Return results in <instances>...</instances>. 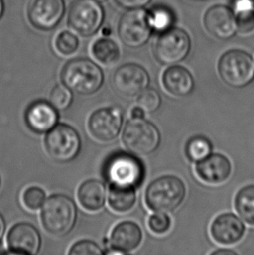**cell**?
<instances>
[{"label": "cell", "mask_w": 254, "mask_h": 255, "mask_svg": "<svg viewBox=\"0 0 254 255\" xmlns=\"http://www.w3.org/2000/svg\"><path fill=\"white\" fill-rule=\"evenodd\" d=\"M143 232L134 221H125L114 227L111 234L110 245L119 254L132 252L140 246Z\"/></svg>", "instance_id": "obj_18"}, {"label": "cell", "mask_w": 254, "mask_h": 255, "mask_svg": "<svg viewBox=\"0 0 254 255\" xmlns=\"http://www.w3.org/2000/svg\"><path fill=\"white\" fill-rule=\"evenodd\" d=\"M162 85L172 96H189L195 88V80L189 70L184 66L172 65L164 71Z\"/></svg>", "instance_id": "obj_20"}, {"label": "cell", "mask_w": 254, "mask_h": 255, "mask_svg": "<svg viewBox=\"0 0 254 255\" xmlns=\"http://www.w3.org/2000/svg\"><path fill=\"white\" fill-rule=\"evenodd\" d=\"M60 76L67 88L81 95L97 93L104 83L103 71L91 59L85 58L72 59L66 63Z\"/></svg>", "instance_id": "obj_2"}, {"label": "cell", "mask_w": 254, "mask_h": 255, "mask_svg": "<svg viewBox=\"0 0 254 255\" xmlns=\"http://www.w3.org/2000/svg\"><path fill=\"white\" fill-rule=\"evenodd\" d=\"M234 207L242 221L254 227V185H247L234 197Z\"/></svg>", "instance_id": "obj_25"}, {"label": "cell", "mask_w": 254, "mask_h": 255, "mask_svg": "<svg viewBox=\"0 0 254 255\" xmlns=\"http://www.w3.org/2000/svg\"><path fill=\"white\" fill-rule=\"evenodd\" d=\"M103 173L110 186L137 189L144 181L145 168L135 154L120 152L107 159Z\"/></svg>", "instance_id": "obj_3"}, {"label": "cell", "mask_w": 254, "mask_h": 255, "mask_svg": "<svg viewBox=\"0 0 254 255\" xmlns=\"http://www.w3.org/2000/svg\"><path fill=\"white\" fill-rule=\"evenodd\" d=\"M245 233L244 222L233 213H224L218 215L210 227L212 238L221 245L236 244L244 237Z\"/></svg>", "instance_id": "obj_15"}, {"label": "cell", "mask_w": 254, "mask_h": 255, "mask_svg": "<svg viewBox=\"0 0 254 255\" xmlns=\"http://www.w3.org/2000/svg\"><path fill=\"white\" fill-rule=\"evenodd\" d=\"M45 191L38 186L28 187L23 194L24 206L31 210H37L40 208L45 203Z\"/></svg>", "instance_id": "obj_31"}, {"label": "cell", "mask_w": 254, "mask_h": 255, "mask_svg": "<svg viewBox=\"0 0 254 255\" xmlns=\"http://www.w3.org/2000/svg\"><path fill=\"white\" fill-rule=\"evenodd\" d=\"M68 254L70 255H102L103 251L95 242L84 240L74 243Z\"/></svg>", "instance_id": "obj_33"}, {"label": "cell", "mask_w": 254, "mask_h": 255, "mask_svg": "<svg viewBox=\"0 0 254 255\" xmlns=\"http://www.w3.org/2000/svg\"><path fill=\"white\" fill-rule=\"evenodd\" d=\"M195 172L203 182L220 185L230 178L232 163L222 153H211L206 159L196 163Z\"/></svg>", "instance_id": "obj_17"}, {"label": "cell", "mask_w": 254, "mask_h": 255, "mask_svg": "<svg viewBox=\"0 0 254 255\" xmlns=\"http://www.w3.org/2000/svg\"><path fill=\"white\" fill-rule=\"evenodd\" d=\"M0 186H1V178H0Z\"/></svg>", "instance_id": "obj_41"}, {"label": "cell", "mask_w": 254, "mask_h": 255, "mask_svg": "<svg viewBox=\"0 0 254 255\" xmlns=\"http://www.w3.org/2000/svg\"></svg>", "instance_id": "obj_42"}, {"label": "cell", "mask_w": 254, "mask_h": 255, "mask_svg": "<svg viewBox=\"0 0 254 255\" xmlns=\"http://www.w3.org/2000/svg\"><path fill=\"white\" fill-rule=\"evenodd\" d=\"M120 6L126 10L141 9L148 5L152 0H115Z\"/></svg>", "instance_id": "obj_34"}, {"label": "cell", "mask_w": 254, "mask_h": 255, "mask_svg": "<svg viewBox=\"0 0 254 255\" xmlns=\"http://www.w3.org/2000/svg\"><path fill=\"white\" fill-rule=\"evenodd\" d=\"M148 227L155 235H165L172 227V220L165 213H155L148 219Z\"/></svg>", "instance_id": "obj_32"}, {"label": "cell", "mask_w": 254, "mask_h": 255, "mask_svg": "<svg viewBox=\"0 0 254 255\" xmlns=\"http://www.w3.org/2000/svg\"><path fill=\"white\" fill-rule=\"evenodd\" d=\"M104 20L103 7L96 0H74L69 8L70 26L84 37L95 34Z\"/></svg>", "instance_id": "obj_9"}, {"label": "cell", "mask_w": 254, "mask_h": 255, "mask_svg": "<svg viewBox=\"0 0 254 255\" xmlns=\"http://www.w3.org/2000/svg\"><path fill=\"white\" fill-rule=\"evenodd\" d=\"M59 121V114L52 104L39 100L31 104L25 113V122L31 131L37 133L48 132Z\"/></svg>", "instance_id": "obj_19"}, {"label": "cell", "mask_w": 254, "mask_h": 255, "mask_svg": "<svg viewBox=\"0 0 254 255\" xmlns=\"http://www.w3.org/2000/svg\"><path fill=\"white\" fill-rule=\"evenodd\" d=\"M135 188L110 186L108 203L111 208L117 213H127L135 206L137 193Z\"/></svg>", "instance_id": "obj_24"}, {"label": "cell", "mask_w": 254, "mask_h": 255, "mask_svg": "<svg viewBox=\"0 0 254 255\" xmlns=\"http://www.w3.org/2000/svg\"><path fill=\"white\" fill-rule=\"evenodd\" d=\"M7 244L12 254L37 255L41 246V237L32 225L22 222L11 228L7 235Z\"/></svg>", "instance_id": "obj_16"}, {"label": "cell", "mask_w": 254, "mask_h": 255, "mask_svg": "<svg viewBox=\"0 0 254 255\" xmlns=\"http://www.w3.org/2000/svg\"><path fill=\"white\" fill-rule=\"evenodd\" d=\"M72 93L71 90L64 85L53 87L50 93V103L58 110H65L72 104Z\"/></svg>", "instance_id": "obj_30"}, {"label": "cell", "mask_w": 254, "mask_h": 255, "mask_svg": "<svg viewBox=\"0 0 254 255\" xmlns=\"http://www.w3.org/2000/svg\"><path fill=\"white\" fill-rule=\"evenodd\" d=\"M45 146L48 155L59 162L75 159L81 148V139L78 131L68 125H56L47 132Z\"/></svg>", "instance_id": "obj_8"}, {"label": "cell", "mask_w": 254, "mask_h": 255, "mask_svg": "<svg viewBox=\"0 0 254 255\" xmlns=\"http://www.w3.org/2000/svg\"><path fill=\"white\" fill-rule=\"evenodd\" d=\"M65 13V0H34L28 10V18L38 30L51 31L59 25Z\"/></svg>", "instance_id": "obj_13"}, {"label": "cell", "mask_w": 254, "mask_h": 255, "mask_svg": "<svg viewBox=\"0 0 254 255\" xmlns=\"http://www.w3.org/2000/svg\"><path fill=\"white\" fill-rule=\"evenodd\" d=\"M130 116L132 119H143L145 116V112H144L141 107H134L133 109L130 112Z\"/></svg>", "instance_id": "obj_35"}, {"label": "cell", "mask_w": 254, "mask_h": 255, "mask_svg": "<svg viewBox=\"0 0 254 255\" xmlns=\"http://www.w3.org/2000/svg\"><path fill=\"white\" fill-rule=\"evenodd\" d=\"M122 141L126 148L136 156H147L160 145L161 134L157 126L143 119H132L125 126Z\"/></svg>", "instance_id": "obj_5"}, {"label": "cell", "mask_w": 254, "mask_h": 255, "mask_svg": "<svg viewBox=\"0 0 254 255\" xmlns=\"http://www.w3.org/2000/svg\"><path fill=\"white\" fill-rule=\"evenodd\" d=\"M79 46V38L71 31H61L56 38V49L62 55H72L78 50Z\"/></svg>", "instance_id": "obj_29"}, {"label": "cell", "mask_w": 254, "mask_h": 255, "mask_svg": "<svg viewBox=\"0 0 254 255\" xmlns=\"http://www.w3.org/2000/svg\"><path fill=\"white\" fill-rule=\"evenodd\" d=\"M204 26L210 34L220 39L228 40L238 32L237 24L231 8L224 4L210 7L204 15Z\"/></svg>", "instance_id": "obj_14"}, {"label": "cell", "mask_w": 254, "mask_h": 255, "mask_svg": "<svg viewBox=\"0 0 254 255\" xmlns=\"http://www.w3.org/2000/svg\"><path fill=\"white\" fill-rule=\"evenodd\" d=\"M237 252L232 249H221L215 250L212 253V255H236Z\"/></svg>", "instance_id": "obj_36"}, {"label": "cell", "mask_w": 254, "mask_h": 255, "mask_svg": "<svg viewBox=\"0 0 254 255\" xmlns=\"http://www.w3.org/2000/svg\"><path fill=\"white\" fill-rule=\"evenodd\" d=\"M94 58L105 66H113L121 57V50L117 43L108 37L98 38L92 46Z\"/></svg>", "instance_id": "obj_26"}, {"label": "cell", "mask_w": 254, "mask_h": 255, "mask_svg": "<svg viewBox=\"0 0 254 255\" xmlns=\"http://www.w3.org/2000/svg\"><path fill=\"white\" fill-rule=\"evenodd\" d=\"M124 116L120 108L104 107L89 118L88 128L94 138L101 142L113 141L121 133Z\"/></svg>", "instance_id": "obj_12"}, {"label": "cell", "mask_w": 254, "mask_h": 255, "mask_svg": "<svg viewBox=\"0 0 254 255\" xmlns=\"http://www.w3.org/2000/svg\"><path fill=\"white\" fill-rule=\"evenodd\" d=\"M220 79L227 86L242 88L254 80V60L250 53L241 49L224 52L218 62Z\"/></svg>", "instance_id": "obj_6"}, {"label": "cell", "mask_w": 254, "mask_h": 255, "mask_svg": "<svg viewBox=\"0 0 254 255\" xmlns=\"http://www.w3.org/2000/svg\"><path fill=\"white\" fill-rule=\"evenodd\" d=\"M191 49L189 34L183 29L173 27L158 35L153 46V54L159 64L172 66L183 62L189 55Z\"/></svg>", "instance_id": "obj_7"}, {"label": "cell", "mask_w": 254, "mask_h": 255, "mask_svg": "<svg viewBox=\"0 0 254 255\" xmlns=\"http://www.w3.org/2000/svg\"><path fill=\"white\" fill-rule=\"evenodd\" d=\"M107 198V189L98 179H88L83 182L78 190L79 203L86 210L96 212L104 207Z\"/></svg>", "instance_id": "obj_21"}, {"label": "cell", "mask_w": 254, "mask_h": 255, "mask_svg": "<svg viewBox=\"0 0 254 255\" xmlns=\"http://www.w3.org/2000/svg\"><path fill=\"white\" fill-rule=\"evenodd\" d=\"M192 1H206V0H192Z\"/></svg>", "instance_id": "obj_40"}, {"label": "cell", "mask_w": 254, "mask_h": 255, "mask_svg": "<svg viewBox=\"0 0 254 255\" xmlns=\"http://www.w3.org/2000/svg\"><path fill=\"white\" fill-rule=\"evenodd\" d=\"M186 196V186L178 176L163 175L153 179L144 193L146 207L155 213L169 214L177 210Z\"/></svg>", "instance_id": "obj_1"}, {"label": "cell", "mask_w": 254, "mask_h": 255, "mask_svg": "<svg viewBox=\"0 0 254 255\" xmlns=\"http://www.w3.org/2000/svg\"><path fill=\"white\" fill-rule=\"evenodd\" d=\"M98 2H104V1H107V0H96Z\"/></svg>", "instance_id": "obj_39"}, {"label": "cell", "mask_w": 254, "mask_h": 255, "mask_svg": "<svg viewBox=\"0 0 254 255\" xmlns=\"http://www.w3.org/2000/svg\"><path fill=\"white\" fill-rule=\"evenodd\" d=\"M151 77L146 69L136 63H127L120 66L113 76V86L121 96L137 97L147 89Z\"/></svg>", "instance_id": "obj_11"}, {"label": "cell", "mask_w": 254, "mask_h": 255, "mask_svg": "<svg viewBox=\"0 0 254 255\" xmlns=\"http://www.w3.org/2000/svg\"><path fill=\"white\" fill-rule=\"evenodd\" d=\"M147 12V21L152 33L162 34L175 27L177 16L171 7L158 3L150 7Z\"/></svg>", "instance_id": "obj_22"}, {"label": "cell", "mask_w": 254, "mask_h": 255, "mask_svg": "<svg viewBox=\"0 0 254 255\" xmlns=\"http://www.w3.org/2000/svg\"><path fill=\"white\" fill-rule=\"evenodd\" d=\"M3 12H4V2L3 0H0V19L3 17Z\"/></svg>", "instance_id": "obj_38"}, {"label": "cell", "mask_w": 254, "mask_h": 255, "mask_svg": "<svg viewBox=\"0 0 254 255\" xmlns=\"http://www.w3.org/2000/svg\"><path fill=\"white\" fill-rule=\"evenodd\" d=\"M229 7L235 17L238 31L248 34L254 31V0H230Z\"/></svg>", "instance_id": "obj_23"}, {"label": "cell", "mask_w": 254, "mask_h": 255, "mask_svg": "<svg viewBox=\"0 0 254 255\" xmlns=\"http://www.w3.org/2000/svg\"><path fill=\"white\" fill-rule=\"evenodd\" d=\"M77 219V208L72 199L56 194L46 200L42 207L41 221L51 235L64 236L72 231Z\"/></svg>", "instance_id": "obj_4"}, {"label": "cell", "mask_w": 254, "mask_h": 255, "mask_svg": "<svg viewBox=\"0 0 254 255\" xmlns=\"http://www.w3.org/2000/svg\"><path fill=\"white\" fill-rule=\"evenodd\" d=\"M4 231H5V222H4L3 216L0 214V242H1V240L3 238Z\"/></svg>", "instance_id": "obj_37"}, {"label": "cell", "mask_w": 254, "mask_h": 255, "mask_svg": "<svg viewBox=\"0 0 254 255\" xmlns=\"http://www.w3.org/2000/svg\"><path fill=\"white\" fill-rule=\"evenodd\" d=\"M118 34L122 43L130 48H140L147 44L152 31L148 24L146 10H127L119 22Z\"/></svg>", "instance_id": "obj_10"}, {"label": "cell", "mask_w": 254, "mask_h": 255, "mask_svg": "<svg viewBox=\"0 0 254 255\" xmlns=\"http://www.w3.org/2000/svg\"><path fill=\"white\" fill-rule=\"evenodd\" d=\"M137 104L145 113L153 114L161 107V95L154 88H147L137 96Z\"/></svg>", "instance_id": "obj_28"}, {"label": "cell", "mask_w": 254, "mask_h": 255, "mask_svg": "<svg viewBox=\"0 0 254 255\" xmlns=\"http://www.w3.org/2000/svg\"><path fill=\"white\" fill-rule=\"evenodd\" d=\"M185 151L190 162L196 164L213 153V144L204 136H195L187 141Z\"/></svg>", "instance_id": "obj_27"}]
</instances>
